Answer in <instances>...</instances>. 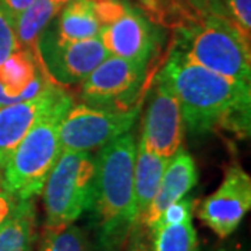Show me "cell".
I'll use <instances>...</instances> for the list:
<instances>
[{"instance_id":"6da1fadb","label":"cell","mask_w":251,"mask_h":251,"mask_svg":"<svg viewBox=\"0 0 251 251\" xmlns=\"http://www.w3.org/2000/svg\"><path fill=\"white\" fill-rule=\"evenodd\" d=\"M158 75L172 87L184 127L193 134L225 130L239 138L250 135V82L211 72L176 50Z\"/></svg>"},{"instance_id":"7a4b0ae2","label":"cell","mask_w":251,"mask_h":251,"mask_svg":"<svg viewBox=\"0 0 251 251\" xmlns=\"http://www.w3.org/2000/svg\"><path fill=\"white\" fill-rule=\"evenodd\" d=\"M137 145L127 131L100 148L95 159L92 212L98 251H122L137 225L134 163Z\"/></svg>"},{"instance_id":"3957f363","label":"cell","mask_w":251,"mask_h":251,"mask_svg":"<svg viewBox=\"0 0 251 251\" xmlns=\"http://www.w3.org/2000/svg\"><path fill=\"white\" fill-rule=\"evenodd\" d=\"M173 50L211 72L250 82V41L227 16L196 13L183 18L176 27Z\"/></svg>"},{"instance_id":"277c9868","label":"cell","mask_w":251,"mask_h":251,"mask_svg":"<svg viewBox=\"0 0 251 251\" xmlns=\"http://www.w3.org/2000/svg\"><path fill=\"white\" fill-rule=\"evenodd\" d=\"M72 105L73 98L66 91L29 128L3 168L1 188L16 201L42 193L46 177L62 153L59 126Z\"/></svg>"},{"instance_id":"5b68a950","label":"cell","mask_w":251,"mask_h":251,"mask_svg":"<svg viewBox=\"0 0 251 251\" xmlns=\"http://www.w3.org/2000/svg\"><path fill=\"white\" fill-rule=\"evenodd\" d=\"M95 158L91 152H62L42 187L46 227L74 224L92 200Z\"/></svg>"},{"instance_id":"8992f818","label":"cell","mask_w":251,"mask_h":251,"mask_svg":"<svg viewBox=\"0 0 251 251\" xmlns=\"http://www.w3.org/2000/svg\"><path fill=\"white\" fill-rule=\"evenodd\" d=\"M137 116L138 106L117 110L73 103L59 126L60 150L62 152H92L100 150L130 131Z\"/></svg>"},{"instance_id":"52a82bcc","label":"cell","mask_w":251,"mask_h":251,"mask_svg":"<svg viewBox=\"0 0 251 251\" xmlns=\"http://www.w3.org/2000/svg\"><path fill=\"white\" fill-rule=\"evenodd\" d=\"M147 64L110 56L82 81L81 99L91 106L128 110L143 87Z\"/></svg>"},{"instance_id":"ba28073f","label":"cell","mask_w":251,"mask_h":251,"mask_svg":"<svg viewBox=\"0 0 251 251\" xmlns=\"http://www.w3.org/2000/svg\"><path fill=\"white\" fill-rule=\"evenodd\" d=\"M184 128L179 100L171 85L158 75L145 110L140 141L151 152L171 159L181 150Z\"/></svg>"},{"instance_id":"9c48e42d","label":"cell","mask_w":251,"mask_h":251,"mask_svg":"<svg viewBox=\"0 0 251 251\" xmlns=\"http://www.w3.org/2000/svg\"><path fill=\"white\" fill-rule=\"evenodd\" d=\"M250 208V175L239 165H232L221 186L198 206L197 215L218 237L226 239L239 227Z\"/></svg>"},{"instance_id":"30bf717a","label":"cell","mask_w":251,"mask_h":251,"mask_svg":"<svg viewBox=\"0 0 251 251\" xmlns=\"http://www.w3.org/2000/svg\"><path fill=\"white\" fill-rule=\"evenodd\" d=\"M39 53L49 78L62 87L84 81L109 56L99 36L60 45L45 32L39 39Z\"/></svg>"},{"instance_id":"8fae6325","label":"cell","mask_w":251,"mask_h":251,"mask_svg":"<svg viewBox=\"0 0 251 251\" xmlns=\"http://www.w3.org/2000/svg\"><path fill=\"white\" fill-rule=\"evenodd\" d=\"M99 39L110 56L144 64L150 62L156 44L152 25L131 6L125 16L100 31Z\"/></svg>"},{"instance_id":"7c38bea8","label":"cell","mask_w":251,"mask_h":251,"mask_svg":"<svg viewBox=\"0 0 251 251\" xmlns=\"http://www.w3.org/2000/svg\"><path fill=\"white\" fill-rule=\"evenodd\" d=\"M64 92L62 85L52 82L34 98L0 108V169L6 166L16 147L41 115Z\"/></svg>"},{"instance_id":"4fadbf2b","label":"cell","mask_w":251,"mask_h":251,"mask_svg":"<svg viewBox=\"0 0 251 251\" xmlns=\"http://www.w3.org/2000/svg\"><path fill=\"white\" fill-rule=\"evenodd\" d=\"M197 181L198 172L196 162L190 153L180 150L169 159L158 191L141 221V226L147 229L152 227L162 212L171 204L186 197L197 184Z\"/></svg>"},{"instance_id":"5bb4252c","label":"cell","mask_w":251,"mask_h":251,"mask_svg":"<svg viewBox=\"0 0 251 251\" xmlns=\"http://www.w3.org/2000/svg\"><path fill=\"white\" fill-rule=\"evenodd\" d=\"M169 163L156 153L151 152L141 141L135 151L134 196L137 208V225H141L145 212L152 202L161 184L163 172Z\"/></svg>"},{"instance_id":"9a60e30c","label":"cell","mask_w":251,"mask_h":251,"mask_svg":"<svg viewBox=\"0 0 251 251\" xmlns=\"http://www.w3.org/2000/svg\"><path fill=\"white\" fill-rule=\"evenodd\" d=\"M35 221L34 198L16 201L0 225V251H31L35 240Z\"/></svg>"},{"instance_id":"2e32d148","label":"cell","mask_w":251,"mask_h":251,"mask_svg":"<svg viewBox=\"0 0 251 251\" xmlns=\"http://www.w3.org/2000/svg\"><path fill=\"white\" fill-rule=\"evenodd\" d=\"M60 9L62 7L54 4L52 0H35L32 4H29L14 20L18 49L28 50L39 62H42L39 53V39Z\"/></svg>"},{"instance_id":"e0dca14e","label":"cell","mask_w":251,"mask_h":251,"mask_svg":"<svg viewBox=\"0 0 251 251\" xmlns=\"http://www.w3.org/2000/svg\"><path fill=\"white\" fill-rule=\"evenodd\" d=\"M100 29L90 0H70L63 7L54 38L57 44L64 45L97 38Z\"/></svg>"},{"instance_id":"ac0fdd59","label":"cell","mask_w":251,"mask_h":251,"mask_svg":"<svg viewBox=\"0 0 251 251\" xmlns=\"http://www.w3.org/2000/svg\"><path fill=\"white\" fill-rule=\"evenodd\" d=\"M39 74H46L42 62L23 49H17L0 64V84L16 103L25 100L23 92Z\"/></svg>"},{"instance_id":"d6986e66","label":"cell","mask_w":251,"mask_h":251,"mask_svg":"<svg viewBox=\"0 0 251 251\" xmlns=\"http://www.w3.org/2000/svg\"><path fill=\"white\" fill-rule=\"evenodd\" d=\"M150 233L152 251H197V232L191 221L158 227Z\"/></svg>"},{"instance_id":"ffe728a7","label":"cell","mask_w":251,"mask_h":251,"mask_svg":"<svg viewBox=\"0 0 251 251\" xmlns=\"http://www.w3.org/2000/svg\"><path fill=\"white\" fill-rule=\"evenodd\" d=\"M39 251H92L87 234L74 224L46 227Z\"/></svg>"},{"instance_id":"44dd1931","label":"cell","mask_w":251,"mask_h":251,"mask_svg":"<svg viewBox=\"0 0 251 251\" xmlns=\"http://www.w3.org/2000/svg\"><path fill=\"white\" fill-rule=\"evenodd\" d=\"M193 211H194V201L187 197L181 198L168 206L156 219V222L152 225V227H150L148 230H153L169 225L190 222L193 219Z\"/></svg>"},{"instance_id":"7402d4cb","label":"cell","mask_w":251,"mask_h":251,"mask_svg":"<svg viewBox=\"0 0 251 251\" xmlns=\"http://www.w3.org/2000/svg\"><path fill=\"white\" fill-rule=\"evenodd\" d=\"M90 1L94 9V14L102 29L113 24L122 16H125L126 11L130 7V4L123 0H90Z\"/></svg>"},{"instance_id":"603a6c76","label":"cell","mask_w":251,"mask_h":251,"mask_svg":"<svg viewBox=\"0 0 251 251\" xmlns=\"http://www.w3.org/2000/svg\"><path fill=\"white\" fill-rule=\"evenodd\" d=\"M226 16L247 41H251V0H224Z\"/></svg>"},{"instance_id":"cb8c5ba5","label":"cell","mask_w":251,"mask_h":251,"mask_svg":"<svg viewBox=\"0 0 251 251\" xmlns=\"http://www.w3.org/2000/svg\"><path fill=\"white\" fill-rule=\"evenodd\" d=\"M18 49L14 20L0 7V64Z\"/></svg>"},{"instance_id":"d4e9b609","label":"cell","mask_w":251,"mask_h":251,"mask_svg":"<svg viewBox=\"0 0 251 251\" xmlns=\"http://www.w3.org/2000/svg\"><path fill=\"white\" fill-rule=\"evenodd\" d=\"M180 0H175V3H177ZM184 6L183 10L184 13H218V14H224L222 9V0H183ZM226 16V14H224Z\"/></svg>"},{"instance_id":"484cf974","label":"cell","mask_w":251,"mask_h":251,"mask_svg":"<svg viewBox=\"0 0 251 251\" xmlns=\"http://www.w3.org/2000/svg\"><path fill=\"white\" fill-rule=\"evenodd\" d=\"M126 251H152L151 244L147 242L145 233L141 225H135L131 230L130 237L127 240V250Z\"/></svg>"},{"instance_id":"4316f807","label":"cell","mask_w":251,"mask_h":251,"mask_svg":"<svg viewBox=\"0 0 251 251\" xmlns=\"http://www.w3.org/2000/svg\"><path fill=\"white\" fill-rule=\"evenodd\" d=\"M34 1L35 0H0V7L4 10L13 20H16Z\"/></svg>"},{"instance_id":"83f0119b","label":"cell","mask_w":251,"mask_h":251,"mask_svg":"<svg viewBox=\"0 0 251 251\" xmlns=\"http://www.w3.org/2000/svg\"><path fill=\"white\" fill-rule=\"evenodd\" d=\"M14 204H16V200L11 197L7 191L0 188V225L9 216L11 209L14 208Z\"/></svg>"},{"instance_id":"f1b7e54d","label":"cell","mask_w":251,"mask_h":251,"mask_svg":"<svg viewBox=\"0 0 251 251\" xmlns=\"http://www.w3.org/2000/svg\"><path fill=\"white\" fill-rule=\"evenodd\" d=\"M140 3H141L144 9L148 10L155 17H158V14H159V0H140Z\"/></svg>"},{"instance_id":"f546056e","label":"cell","mask_w":251,"mask_h":251,"mask_svg":"<svg viewBox=\"0 0 251 251\" xmlns=\"http://www.w3.org/2000/svg\"><path fill=\"white\" fill-rule=\"evenodd\" d=\"M52 1H53L54 4H57V6L63 7V6H64V4H67V3H69L70 0H52Z\"/></svg>"},{"instance_id":"4dcf8cb0","label":"cell","mask_w":251,"mask_h":251,"mask_svg":"<svg viewBox=\"0 0 251 251\" xmlns=\"http://www.w3.org/2000/svg\"><path fill=\"white\" fill-rule=\"evenodd\" d=\"M1 183H3V175H1V172H0V188H1Z\"/></svg>"}]
</instances>
